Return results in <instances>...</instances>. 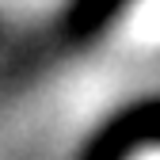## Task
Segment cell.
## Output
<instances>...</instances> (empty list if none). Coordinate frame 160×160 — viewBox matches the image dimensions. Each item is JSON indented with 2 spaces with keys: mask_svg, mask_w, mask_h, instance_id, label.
<instances>
[{
  "mask_svg": "<svg viewBox=\"0 0 160 160\" xmlns=\"http://www.w3.org/2000/svg\"><path fill=\"white\" fill-rule=\"evenodd\" d=\"M130 31L133 38H141V42H160V0H141L130 19Z\"/></svg>",
  "mask_w": 160,
  "mask_h": 160,
  "instance_id": "cell-1",
  "label": "cell"
},
{
  "mask_svg": "<svg viewBox=\"0 0 160 160\" xmlns=\"http://www.w3.org/2000/svg\"><path fill=\"white\" fill-rule=\"evenodd\" d=\"M137 160H160V149H156V152H145V156H137Z\"/></svg>",
  "mask_w": 160,
  "mask_h": 160,
  "instance_id": "cell-2",
  "label": "cell"
}]
</instances>
